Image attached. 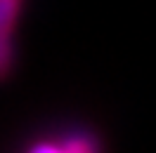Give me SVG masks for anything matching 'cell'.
<instances>
[{"mask_svg": "<svg viewBox=\"0 0 156 153\" xmlns=\"http://www.w3.org/2000/svg\"><path fill=\"white\" fill-rule=\"evenodd\" d=\"M29 153H99V141L92 132L78 127L55 141H48V139L36 141L29 148Z\"/></svg>", "mask_w": 156, "mask_h": 153, "instance_id": "obj_1", "label": "cell"}, {"mask_svg": "<svg viewBox=\"0 0 156 153\" xmlns=\"http://www.w3.org/2000/svg\"><path fill=\"white\" fill-rule=\"evenodd\" d=\"M19 14V0H0V80L10 73L14 45H12V31Z\"/></svg>", "mask_w": 156, "mask_h": 153, "instance_id": "obj_2", "label": "cell"}]
</instances>
